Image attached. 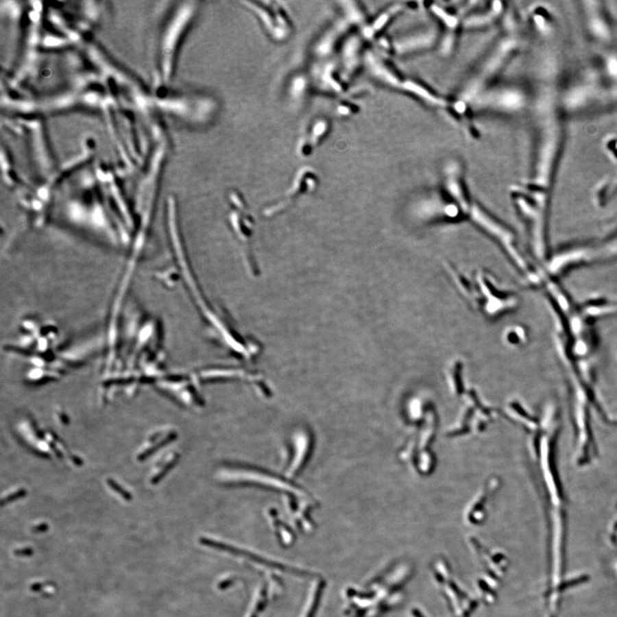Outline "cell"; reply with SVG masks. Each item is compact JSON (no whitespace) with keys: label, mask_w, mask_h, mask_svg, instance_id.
Instances as JSON below:
<instances>
[{"label":"cell","mask_w":617,"mask_h":617,"mask_svg":"<svg viewBox=\"0 0 617 617\" xmlns=\"http://www.w3.org/2000/svg\"><path fill=\"white\" fill-rule=\"evenodd\" d=\"M176 454L173 452H170L169 454L165 456L163 459H161V461L157 462L156 464L154 465L152 472H150V483H153V485H156V483L159 482L160 480L167 474V472L169 471L171 466L173 465L175 461H176Z\"/></svg>","instance_id":"obj_11"},{"label":"cell","mask_w":617,"mask_h":617,"mask_svg":"<svg viewBox=\"0 0 617 617\" xmlns=\"http://www.w3.org/2000/svg\"><path fill=\"white\" fill-rule=\"evenodd\" d=\"M33 553H34V551H33L32 548H31L29 547L19 548V550H16V551H14V555H15L16 557H31V555H32Z\"/></svg>","instance_id":"obj_14"},{"label":"cell","mask_w":617,"mask_h":617,"mask_svg":"<svg viewBox=\"0 0 617 617\" xmlns=\"http://www.w3.org/2000/svg\"><path fill=\"white\" fill-rule=\"evenodd\" d=\"M441 36V29L439 24L428 23L398 34L389 40L380 41V44L396 56L406 57L438 47Z\"/></svg>","instance_id":"obj_2"},{"label":"cell","mask_w":617,"mask_h":617,"mask_svg":"<svg viewBox=\"0 0 617 617\" xmlns=\"http://www.w3.org/2000/svg\"><path fill=\"white\" fill-rule=\"evenodd\" d=\"M516 47V40L514 38L509 36L500 39L463 84L455 99L470 106L476 95L492 85L494 78L509 60Z\"/></svg>","instance_id":"obj_1"},{"label":"cell","mask_w":617,"mask_h":617,"mask_svg":"<svg viewBox=\"0 0 617 617\" xmlns=\"http://www.w3.org/2000/svg\"><path fill=\"white\" fill-rule=\"evenodd\" d=\"M363 65L369 72L370 77L384 87L400 91V86H402L404 75L398 72L392 67L382 54L373 49H366Z\"/></svg>","instance_id":"obj_5"},{"label":"cell","mask_w":617,"mask_h":617,"mask_svg":"<svg viewBox=\"0 0 617 617\" xmlns=\"http://www.w3.org/2000/svg\"><path fill=\"white\" fill-rule=\"evenodd\" d=\"M407 8V3H394L383 10L375 19L370 21L367 25L361 29V36L365 40L372 41L378 39L383 31L389 25L393 20L403 13Z\"/></svg>","instance_id":"obj_8"},{"label":"cell","mask_w":617,"mask_h":617,"mask_svg":"<svg viewBox=\"0 0 617 617\" xmlns=\"http://www.w3.org/2000/svg\"><path fill=\"white\" fill-rule=\"evenodd\" d=\"M48 526L47 524L43 523L38 524L36 527H34L32 528V531L34 533H44V531H47Z\"/></svg>","instance_id":"obj_15"},{"label":"cell","mask_w":617,"mask_h":617,"mask_svg":"<svg viewBox=\"0 0 617 617\" xmlns=\"http://www.w3.org/2000/svg\"><path fill=\"white\" fill-rule=\"evenodd\" d=\"M363 38L362 36H353L346 43L344 48V60L345 70L348 73L352 74L358 70L359 65L363 64V58L366 49H363Z\"/></svg>","instance_id":"obj_9"},{"label":"cell","mask_w":617,"mask_h":617,"mask_svg":"<svg viewBox=\"0 0 617 617\" xmlns=\"http://www.w3.org/2000/svg\"><path fill=\"white\" fill-rule=\"evenodd\" d=\"M426 8L437 20L441 29L439 50L444 56L455 49L459 30L462 29L463 16L459 10H451L439 3H431Z\"/></svg>","instance_id":"obj_4"},{"label":"cell","mask_w":617,"mask_h":617,"mask_svg":"<svg viewBox=\"0 0 617 617\" xmlns=\"http://www.w3.org/2000/svg\"><path fill=\"white\" fill-rule=\"evenodd\" d=\"M108 485L109 488H111L113 492L118 493L122 498L127 500V502H130L132 500V495L128 492H126L125 489H122L121 487L119 485L118 483H116L113 479H108Z\"/></svg>","instance_id":"obj_12"},{"label":"cell","mask_w":617,"mask_h":617,"mask_svg":"<svg viewBox=\"0 0 617 617\" xmlns=\"http://www.w3.org/2000/svg\"><path fill=\"white\" fill-rule=\"evenodd\" d=\"M502 2L493 1L488 6L470 10L462 19V29H487L496 22L503 12Z\"/></svg>","instance_id":"obj_6"},{"label":"cell","mask_w":617,"mask_h":617,"mask_svg":"<svg viewBox=\"0 0 617 617\" xmlns=\"http://www.w3.org/2000/svg\"><path fill=\"white\" fill-rule=\"evenodd\" d=\"M25 495V490H24L23 489H17L16 490V492L9 494L8 496H6L5 498L2 499V506L5 505V504H8L10 503L14 502V500L16 499L22 498V497Z\"/></svg>","instance_id":"obj_13"},{"label":"cell","mask_w":617,"mask_h":617,"mask_svg":"<svg viewBox=\"0 0 617 617\" xmlns=\"http://www.w3.org/2000/svg\"><path fill=\"white\" fill-rule=\"evenodd\" d=\"M400 92L411 95L431 108L448 110L450 106V101L413 78L404 77Z\"/></svg>","instance_id":"obj_7"},{"label":"cell","mask_w":617,"mask_h":617,"mask_svg":"<svg viewBox=\"0 0 617 617\" xmlns=\"http://www.w3.org/2000/svg\"><path fill=\"white\" fill-rule=\"evenodd\" d=\"M173 438L174 433L173 431H160L154 432V433L149 435L145 444L141 448L138 455H137V459L143 461L144 459L149 457L154 452L160 450L165 445L169 444L171 441L173 440Z\"/></svg>","instance_id":"obj_10"},{"label":"cell","mask_w":617,"mask_h":617,"mask_svg":"<svg viewBox=\"0 0 617 617\" xmlns=\"http://www.w3.org/2000/svg\"><path fill=\"white\" fill-rule=\"evenodd\" d=\"M522 93L509 86H489L471 102L475 112H516L522 108Z\"/></svg>","instance_id":"obj_3"}]
</instances>
